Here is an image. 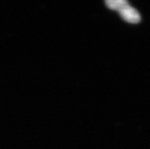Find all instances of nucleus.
Listing matches in <instances>:
<instances>
[{
    "label": "nucleus",
    "mask_w": 150,
    "mask_h": 149,
    "mask_svg": "<svg viewBox=\"0 0 150 149\" xmlns=\"http://www.w3.org/2000/svg\"><path fill=\"white\" fill-rule=\"evenodd\" d=\"M120 16L128 22L131 24H137L139 23L141 20L140 15L134 8L129 6V2L124 5L118 10Z\"/></svg>",
    "instance_id": "obj_1"
},
{
    "label": "nucleus",
    "mask_w": 150,
    "mask_h": 149,
    "mask_svg": "<svg viewBox=\"0 0 150 149\" xmlns=\"http://www.w3.org/2000/svg\"><path fill=\"white\" fill-rule=\"evenodd\" d=\"M127 3H128V2L126 0H107L105 2V4L109 8L117 11Z\"/></svg>",
    "instance_id": "obj_2"
}]
</instances>
